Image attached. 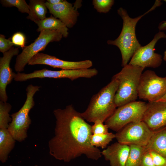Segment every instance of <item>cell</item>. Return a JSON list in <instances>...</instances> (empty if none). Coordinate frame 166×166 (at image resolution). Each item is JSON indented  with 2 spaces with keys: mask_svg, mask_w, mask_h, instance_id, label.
I'll return each mask as SVG.
<instances>
[{
  "mask_svg": "<svg viewBox=\"0 0 166 166\" xmlns=\"http://www.w3.org/2000/svg\"><path fill=\"white\" fill-rule=\"evenodd\" d=\"M18 48L13 47L9 50L3 53L0 58V100L6 102L8 96L6 92L7 86L10 83L16 73L13 72L10 67V63L13 57L18 55Z\"/></svg>",
  "mask_w": 166,
  "mask_h": 166,
  "instance_id": "5bb4252c",
  "label": "cell"
},
{
  "mask_svg": "<svg viewBox=\"0 0 166 166\" xmlns=\"http://www.w3.org/2000/svg\"><path fill=\"white\" fill-rule=\"evenodd\" d=\"M157 101H161L166 102V93L160 99Z\"/></svg>",
  "mask_w": 166,
  "mask_h": 166,
  "instance_id": "d6a6232c",
  "label": "cell"
},
{
  "mask_svg": "<svg viewBox=\"0 0 166 166\" xmlns=\"http://www.w3.org/2000/svg\"><path fill=\"white\" fill-rule=\"evenodd\" d=\"M166 38L164 32L160 31L154 36L153 39L147 45L141 46L135 52L129 64L141 67L158 68L162 61L161 55L155 52V45L160 39Z\"/></svg>",
  "mask_w": 166,
  "mask_h": 166,
  "instance_id": "8fae6325",
  "label": "cell"
},
{
  "mask_svg": "<svg viewBox=\"0 0 166 166\" xmlns=\"http://www.w3.org/2000/svg\"><path fill=\"white\" fill-rule=\"evenodd\" d=\"M130 151L129 145L118 142L108 146L101 152L110 166H125Z\"/></svg>",
  "mask_w": 166,
  "mask_h": 166,
  "instance_id": "2e32d148",
  "label": "cell"
},
{
  "mask_svg": "<svg viewBox=\"0 0 166 166\" xmlns=\"http://www.w3.org/2000/svg\"><path fill=\"white\" fill-rule=\"evenodd\" d=\"M10 38L6 39L5 36L0 35V51L3 53L7 52L11 49L14 45L11 41Z\"/></svg>",
  "mask_w": 166,
  "mask_h": 166,
  "instance_id": "4316f807",
  "label": "cell"
},
{
  "mask_svg": "<svg viewBox=\"0 0 166 166\" xmlns=\"http://www.w3.org/2000/svg\"><path fill=\"white\" fill-rule=\"evenodd\" d=\"M45 4L52 15L60 20L68 28H72L76 24L79 13L72 4L63 0L56 4L51 5L46 1Z\"/></svg>",
  "mask_w": 166,
  "mask_h": 166,
  "instance_id": "9a60e30c",
  "label": "cell"
},
{
  "mask_svg": "<svg viewBox=\"0 0 166 166\" xmlns=\"http://www.w3.org/2000/svg\"><path fill=\"white\" fill-rule=\"evenodd\" d=\"M118 84L113 76L109 83L92 96L86 110L81 113L85 120L94 123L100 120L104 122L112 115L117 107L115 98Z\"/></svg>",
  "mask_w": 166,
  "mask_h": 166,
  "instance_id": "3957f363",
  "label": "cell"
},
{
  "mask_svg": "<svg viewBox=\"0 0 166 166\" xmlns=\"http://www.w3.org/2000/svg\"><path fill=\"white\" fill-rule=\"evenodd\" d=\"M40 88L29 85L26 89V98L24 104L18 111L10 115L12 120L7 129L16 141L21 142L27 137V130L31 123L29 113L35 105L34 95Z\"/></svg>",
  "mask_w": 166,
  "mask_h": 166,
  "instance_id": "5b68a950",
  "label": "cell"
},
{
  "mask_svg": "<svg viewBox=\"0 0 166 166\" xmlns=\"http://www.w3.org/2000/svg\"><path fill=\"white\" fill-rule=\"evenodd\" d=\"M146 151H152L166 158V126L153 131Z\"/></svg>",
  "mask_w": 166,
  "mask_h": 166,
  "instance_id": "e0dca14e",
  "label": "cell"
},
{
  "mask_svg": "<svg viewBox=\"0 0 166 166\" xmlns=\"http://www.w3.org/2000/svg\"><path fill=\"white\" fill-rule=\"evenodd\" d=\"M153 131L143 121L130 123L122 128L115 134L117 142L130 145L146 146Z\"/></svg>",
  "mask_w": 166,
  "mask_h": 166,
  "instance_id": "9c48e42d",
  "label": "cell"
},
{
  "mask_svg": "<svg viewBox=\"0 0 166 166\" xmlns=\"http://www.w3.org/2000/svg\"><path fill=\"white\" fill-rule=\"evenodd\" d=\"M0 2L3 6L15 7L21 12L29 13V5L25 0H1Z\"/></svg>",
  "mask_w": 166,
  "mask_h": 166,
  "instance_id": "cb8c5ba5",
  "label": "cell"
},
{
  "mask_svg": "<svg viewBox=\"0 0 166 166\" xmlns=\"http://www.w3.org/2000/svg\"><path fill=\"white\" fill-rule=\"evenodd\" d=\"M97 74V70L94 68L58 71L44 68L29 73L18 72L16 73L14 80L16 81H23L34 78H67L73 81L79 78H90Z\"/></svg>",
  "mask_w": 166,
  "mask_h": 166,
  "instance_id": "30bf717a",
  "label": "cell"
},
{
  "mask_svg": "<svg viewBox=\"0 0 166 166\" xmlns=\"http://www.w3.org/2000/svg\"><path fill=\"white\" fill-rule=\"evenodd\" d=\"M147 106L144 102L135 101L119 107L105 121V124L117 132L130 123L142 121Z\"/></svg>",
  "mask_w": 166,
  "mask_h": 166,
  "instance_id": "8992f818",
  "label": "cell"
},
{
  "mask_svg": "<svg viewBox=\"0 0 166 166\" xmlns=\"http://www.w3.org/2000/svg\"><path fill=\"white\" fill-rule=\"evenodd\" d=\"M63 0H47L46 2L51 5L57 4L61 2Z\"/></svg>",
  "mask_w": 166,
  "mask_h": 166,
  "instance_id": "1f68e13d",
  "label": "cell"
},
{
  "mask_svg": "<svg viewBox=\"0 0 166 166\" xmlns=\"http://www.w3.org/2000/svg\"><path fill=\"white\" fill-rule=\"evenodd\" d=\"M28 64L45 65L54 68L63 70L78 69H89L93 65L90 60L73 61L60 59L56 57L42 53H38L29 61Z\"/></svg>",
  "mask_w": 166,
  "mask_h": 166,
  "instance_id": "7c38bea8",
  "label": "cell"
},
{
  "mask_svg": "<svg viewBox=\"0 0 166 166\" xmlns=\"http://www.w3.org/2000/svg\"><path fill=\"white\" fill-rule=\"evenodd\" d=\"M45 2L42 0H30L29 4L30 12L27 18L35 22L46 18L47 8Z\"/></svg>",
  "mask_w": 166,
  "mask_h": 166,
  "instance_id": "ffe728a7",
  "label": "cell"
},
{
  "mask_svg": "<svg viewBox=\"0 0 166 166\" xmlns=\"http://www.w3.org/2000/svg\"><path fill=\"white\" fill-rule=\"evenodd\" d=\"M11 41L14 45L21 47L23 49L25 47L26 38L23 34L18 32L14 34L11 38Z\"/></svg>",
  "mask_w": 166,
  "mask_h": 166,
  "instance_id": "83f0119b",
  "label": "cell"
},
{
  "mask_svg": "<svg viewBox=\"0 0 166 166\" xmlns=\"http://www.w3.org/2000/svg\"><path fill=\"white\" fill-rule=\"evenodd\" d=\"M140 166H156L149 151H146L144 154Z\"/></svg>",
  "mask_w": 166,
  "mask_h": 166,
  "instance_id": "f546056e",
  "label": "cell"
},
{
  "mask_svg": "<svg viewBox=\"0 0 166 166\" xmlns=\"http://www.w3.org/2000/svg\"><path fill=\"white\" fill-rule=\"evenodd\" d=\"M15 141L7 129H0V160L2 163L7 160L14 147Z\"/></svg>",
  "mask_w": 166,
  "mask_h": 166,
  "instance_id": "d6986e66",
  "label": "cell"
},
{
  "mask_svg": "<svg viewBox=\"0 0 166 166\" xmlns=\"http://www.w3.org/2000/svg\"><path fill=\"white\" fill-rule=\"evenodd\" d=\"M164 1L166 2V0ZM159 28L160 30H166V21L161 22L159 25Z\"/></svg>",
  "mask_w": 166,
  "mask_h": 166,
  "instance_id": "4dcf8cb0",
  "label": "cell"
},
{
  "mask_svg": "<svg viewBox=\"0 0 166 166\" xmlns=\"http://www.w3.org/2000/svg\"><path fill=\"white\" fill-rule=\"evenodd\" d=\"M109 127L103 122L100 120H97L94 122L91 126V132L93 134L106 133L108 132Z\"/></svg>",
  "mask_w": 166,
  "mask_h": 166,
  "instance_id": "484cf974",
  "label": "cell"
},
{
  "mask_svg": "<svg viewBox=\"0 0 166 166\" xmlns=\"http://www.w3.org/2000/svg\"><path fill=\"white\" fill-rule=\"evenodd\" d=\"M166 93V77L158 76L153 71L142 73L138 88V97L148 102L157 101Z\"/></svg>",
  "mask_w": 166,
  "mask_h": 166,
  "instance_id": "ba28073f",
  "label": "cell"
},
{
  "mask_svg": "<svg viewBox=\"0 0 166 166\" xmlns=\"http://www.w3.org/2000/svg\"><path fill=\"white\" fill-rule=\"evenodd\" d=\"M53 113L56 121L54 135L48 144L50 155L67 162L82 155L96 160L101 157L99 149L91 144V126L72 105Z\"/></svg>",
  "mask_w": 166,
  "mask_h": 166,
  "instance_id": "6da1fadb",
  "label": "cell"
},
{
  "mask_svg": "<svg viewBox=\"0 0 166 166\" xmlns=\"http://www.w3.org/2000/svg\"><path fill=\"white\" fill-rule=\"evenodd\" d=\"M10 166H13L12 165H10ZM34 166H38V165H34Z\"/></svg>",
  "mask_w": 166,
  "mask_h": 166,
  "instance_id": "e575fe53",
  "label": "cell"
},
{
  "mask_svg": "<svg viewBox=\"0 0 166 166\" xmlns=\"http://www.w3.org/2000/svg\"><path fill=\"white\" fill-rule=\"evenodd\" d=\"M63 37L59 31L49 30L40 32L38 37L30 45L25 46L16 59L14 69L18 73L24 70L29 61L40 51H43L50 42H59Z\"/></svg>",
  "mask_w": 166,
  "mask_h": 166,
  "instance_id": "52a82bcc",
  "label": "cell"
},
{
  "mask_svg": "<svg viewBox=\"0 0 166 166\" xmlns=\"http://www.w3.org/2000/svg\"><path fill=\"white\" fill-rule=\"evenodd\" d=\"M142 121L153 131L166 126V102L147 103Z\"/></svg>",
  "mask_w": 166,
  "mask_h": 166,
  "instance_id": "4fadbf2b",
  "label": "cell"
},
{
  "mask_svg": "<svg viewBox=\"0 0 166 166\" xmlns=\"http://www.w3.org/2000/svg\"><path fill=\"white\" fill-rule=\"evenodd\" d=\"M162 3L159 0H156L152 7L142 15L132 18L128 15L126 10L122 7L117 10L118 14L123 21L121 32L117 38L114 40H108V45L117 46L119 49L121 54V66L124 67L128 63L135 52L141 45L137 40L135 28L138 22L146 14L154 10Z\"/></svg>",
  "mask_w": 166,
  "mask_h": 166,
  "instance_id": "7a4b0ae2",
  "label": "cell"
},
{
  "mask_svg": "<svg viewBox=\"0 0 166 166\" xmlns=\"http://www.w3.org/2000/svg\"><path fill=\"white\" fill-rule=\"evenodd\" d=\"M163 59L164 61H166V49L164 52Z\"/></svg>",
  "mask_w": 166,
  "mask_h": 166,
  "instance_id": "836d02e7",
  "label": "cell"
},
{
  "mask_svg": "<svg viewBox=\"0 0 166 166\" xmlns=\"http://www.w3.org/2000/svg\"><path fill=\"white\" fill-rule=\"evenodd\" d=\"M129 153L125 166H140L146 152L144 147L133 144L129 145Z\"/></svg>",
  "mask_w": 166,
  "mask_h": 166,
  "instance_id": "44dd1931",
  "label": "cell"
},
{
  "mask_svg": "<svg viewBox=\"0 0 166 166\" xmlns=\"http://www.w3.org/2000/svg\"><path fill=\"white\" fill-rule=\"evenodd\" d=\"M115 137V134L112 132L92 134L91 143L92 145L96 148L100 147L104 149L106 148L107 145Z\"/></svg>",
  "mask_w": 166,
  "mask_h": 166,
  "instance_id": "7402d4cb",
  "label": "cell"
},
{
  "mask_svg": "<svg viewBox=\"0 0 166 166\" xmlns=\"http://www.w3.org/2000/svg\"><path fill=\"white\" fill-rule=\"evenodd\" d=\"M11 108L10 104L0 101V129L8 128L12 120L9 114Z\"/></svg>",
  "mask_w": 166,
  "mask_h": 166,
  "instance_id": "603a6c76",
  "label": "cell"
},
{
  "mask_svg": "<svg viewBox=\"0 0 166 166\" xmlns=\"http://www.w3.org/2000/svg\"><path fill=\"white\" fill-rule=\"evenodd\" d=\"M156 166H166V158L152 151H149Z\"/></svg>",
  "mask_w": 166,
  "mask_h": 166,
  "instance_id": "f1b7e54d",
  "label": "cell"
},
{
  "mask_svg": "<svg viewBox=\"0 0 166 166\" xmlns=\"http://www.w3.org/2000/svg\"><path fill=\"white\" fill-rule=\"evenodd\" d=\"M144 69L128 64L113 76L119 81L115 98L117 107L136 101L138 97V88L140 80Z\"/></svg>",
  "mask_w": 166,
  "mask_h": 166,
  "instance_id": "277c9868",
  "label": "cell"
},
{
  "mask_svg": "<svg viewBox=\"0 0 166 166\" xmlns=\"http://www.w3.org/2000/svg\"><path fill=\"white\" fill-rule=\"evenodd\" d=\"M114 2L113 0H93L92 4L97 12L106 13L110 11Z\"/></svg>",
  "mask_w": 166,
  "mask_h": 166,
  "instance_id": "d4e9b609",
  "label": "cell"
},
{
  "mask_svg": "<svg viewBox=\"0 0 166 166\" xmlns=\"http://www.w3.org/2000/svg\"><path fill=\"white\" fill-rule=\"evenodd\" d=\"M35 22L38 26L37 31L38 32L46 30H55L59 32L65 38L68 36V28L60 20L52 15Z\"/></svg>",
  "mask_w": 166,
  "mask_h": 166,
  "instance_id": "ac0fdd59",
  "label": "cell"
}]
</instances>
